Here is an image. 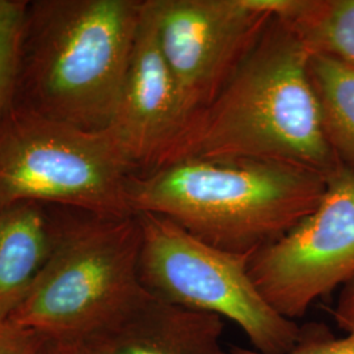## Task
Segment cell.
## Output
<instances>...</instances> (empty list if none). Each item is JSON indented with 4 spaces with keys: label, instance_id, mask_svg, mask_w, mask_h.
<instances>
[{
    "label": "cell",
    "instance_id": "obj_1",
    "mask_svg": "<svg viewBox=\"0 0 354 354\" xmlns=\"http://www.w3.org/2000/svg\"><path fill=\"white\" fill-rule=\"evenodd\" d=\"M142 11L143 0H28L13 106L87 131L108 129Z\"/></svg>",
    "mask_w": 354,
    "mask_h": 354
},
{
    "label": "cell",
    "instance_id": "obj_2",
    "mask_svg": "<svg viewBox=\"0 0 354 354\" xmlns=\"http://www.w3.org/2000/svg\"><path fill=\"white\" fill-rule=\"evenodd\" d=\"M310 55L273 16L214 102L185 125L165 165L183 159L272 160L328 176L342 163L323 133Z\"/></svg>",
    "mask_w": 354,
    "mask_h": 354
},
{
    "label": "cell",
    "instance_id": "obj_3",
    "mask_svg": "<svg viewBox=\"0 0 354 354\" xmlns=\"http://www.w3.org/2000/svg\"><path fill=\"white\" fill-rule=\"evenodd\" d=\"M327 175L272 160L183 159L131 175L134 214L162 215L219 250L252 254L313 213Z\"/></svg>",
    "mask_w": 354,
    "mask_h": 354
},
{
    "label": "cell",
    "instance_id": "obj_4",
    "mask_svg": "<svg viewBox=\"0 0 354 354\" xmlns=\"http://www.w3.org/2000/svg\"><path fill=\"white\" fill-rule=\"evenodd\" d=\"M48 257L8 317L41 336L86 339L146 289L137 215L106 216L46 206Z\"/></svg>",
    "mask_w": 354,
    "mask_h": 354
},
{
    "label": "cell",
    "instance_id": "obj_5",
    "mask_svg": "<svg viewBox=\"0 0 354 354\" xmlns=\"http://www.w3.org/2000/svg\"><path fill=\"white\" fill-rule=\"evenodd\" d=\"M131 175L109 129L87 131L13 105L0 118V206L36 203L129 216Z\"/></svg>",
    "mask_w": 354,
    "mask_h": 354
},
{
    "label": "cell",
    "instance_id": "obj_6",
    "mask_svg": "<svg viewBox=\"0 0 354 354\" xmlns=\"http://www.w3.org/2000/svg\"><path fill=\"white\" fill-rule=\"evenodd\" d=\"M136 215L146 290L168 304L235 323L256 352H290L301 326L279 315L257 289L248 270L251 254L219 250L162 215Z\"/></svg>",
    "mask_w": 354,
    "mask_h": 354
},
{
    "label": "cell",
    "instance_id": "obj_7",
    "mask_svg": "<svg viewBox=\"0 0 354 354\" xmlns=\"http://www.w3.org/2000/svg\"><path fill=\"white\" fill-rule=\"evenodd\" d=\"M257 289L279 315L295 320L354 279V171L327 176L317 209L250 257Z\"/></svg>",
    "mask_w": 354,
    "mask_h": 354
},
{
    "label": "cell",
    "instance_id": "obj_8",
    "mask_svg": "<svg viewBox=\"0 0 354 354\" xmlns=\"http://www.w3.org/2000/svg\"><path fill=\"white\" fill-rule=\"evenodd\" d=\"M149 4L187 125L225 88L273 15L253 0H149Z\"/></svg>",
    "mask_w": 354,
    "mask_h": 354
},
{
    "label": "cell",
    "instance_id": "obj_9",
    "mask_svg": "<svg viewBox=\"0 0 354 354\" xmlns=\"http://www.w3.org/2000/svg\"><path fill=\"white\" fill-rule=\"evenodd\" d=\"M184 127L176 84L158 42L149 0H143L131 62L108 129L134 175H142L167 163Z\"/></svg>",
    "mask_w": 354,
    "mask_h": 354
},
{
    "label": "cell",
    "instance_id": "obj_10",
    "mask_svg": "<svg viewBox=\"0 0 354 354\" xmlns=\"http://www.w3.org/2000/svg\"><path fill=\"white\" fill-rule=\"evenodd\" d=\"M225 320L168 304L146 290L86 339L93 354H232Z\"/></svg>",
    "mask_w": 354,
    "mask_h": 354
},
{
    "label": "cell",
    "instance_id": "obj_11",
    "mask_svg": "<svg viewBox=\"0 0 354 354\" xmlns=\"http://www.w3.org/2000/svg\"><path fill=\"white\" fill-rule=\"evenodd\" d=\"M50 248L46 205L0 206V315L8 317L37 277Z\"/></svg>",
    "mask_w": 354,
    "mask_h": 354
},
{
    "label": "cell",
    "instance_id": "obj_12",
    "mask_svg": "<svg viewBox=\"0 0 354 354\" xmlns=\"http://www.w3.org/2000/svg\"><path fill=\"white\" fill-rule=\"evenodd\" d=\"M283 21L311 54L354 66V0H253Z\"/></svg>",
    "mask_w": 354,
    "mask_h": 354
},
{
    "label": "cell",
    "instance_id": "obj_13",
    "mask_svg": "<svg viewBox=\"0 0 354 354\" xmlns=\"http://www.w3.org/2000/svg\"><path fill=\"white\" fill-rule=\"evenodd\" d=\"M308 75L329 147L342 165L354 171V66L311 54Z\"/></svg>",
    "mask_w": 354,
    "mask_h": 354
},
{
    "label": "cell",
    "instance_id": "obj_14",
    "mask_svg": "<svg viewBox=\"0 0 354 354\" xmlns=\"http://www.w3.org/2000/svg\"><path fill=\"white\" fill-rule=\"evenodd\" d=\"M28 0H0V118L12 105L17 42Z\"/></svg>",
    "mask_w": 354,
    "mask_h": 354
},
{
    "label": "cell",
    "instance_id": "obj_15",
    "mask_svg": "<svg viewBox=\"0 0 354 354\" xmlns=\"http://www.w3.org/2000/svg\"><path fill=\"white\" fill-rule=\"evenodd\" d=\"M230 351L232 354H266L241 346H232ZM285 354H354V330L336 337L326 324H304L301 326L298 342Z\"/></svg>",
    "mask_w": 354,
    "mask_h": 354
},
{
    "label": "cell",
    "instance_id": "obj_16",
    "mask_svg": "<svg viewBox=\"0 0 354 354\" xmlns=\"http://www.w3.org/2000/svg\"><path fill=\"white\" fill-rule=\"evenodd\" d=\"M42 336L0 315V354H41Z\"/></svg>",
    "mask_w": 354,
    "mask_h": 354
},
{
    "label": "cell",
    "instance_id": "obj_17",
    "mask_svg": "<svg viewBox=\"0 0 354 354\" xmlns=\"http://www.w3.org/2000/svg\"><path fill=\"white\" fill-rule=\"evenodd\" d=\"M332 317L345 333L354 330V279L340 291Z\"/></svg>",
    "mask_w": 354,
    "mask_h": 354
},
{
    "label": "cell",
    "instance_id": "obj_18",
    "mask_svg": "<svg viewBox=\"0 0 354 354\" xmlns=\"http://www.w3.org/2000/svg\"><path fill=\"white\" fill-rule=\"evenodd\" d=\"M41 354H93L87 342L76 337L42 336Z\"/></svg>",
    "mask_w": 354,
    "mask_h": 354
}]
</instances>
